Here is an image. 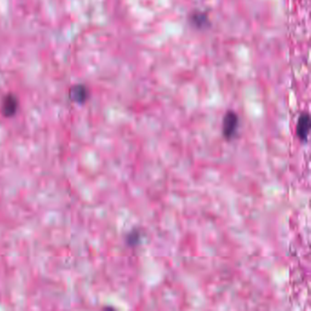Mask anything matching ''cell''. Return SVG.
I'll use <instances>...</instances> for the list:
<instances>
[{"label":"cell","instance_id":"1","mask_svg":"<svg viewBox=\"0 0 311 311\" xmlns=\"http://www.w3.org/2000/svg\"><path fill=\"white\" fill-rule=\"evenodd\" d=\"M238 121H239L238 116L236 112L232 110L226 112V115L223 119L222 131H223V135L227 140H230L236 134L237 127H238Z\"/></svg>","mask_w":311,"mask_h":311},{"label":"cell","instance_id":"2","mask_svg":"<svg viewBox=\"0 0 311 311\" xmlns=\"http://www.w3.org/2000/svg\"><path fill=\"white\" fill-rule=\"evenodd\" d=\"M19 108V101L18 98L13 94H8L4 97L2 100L1 110L3 115L6 117H13L17 113V110Z\"/></svg>","mask_w":311,"mask_h":311},{"label":"cell","instance_id":"3","mask_svg":"<svg viewBox=\"0 0 311 311\" xmlns=\"http://www.w3.org/2000/svg\"><path fill=\"white\" fill-rule=\"evenodd\" d=\"M310 116L307 113H302L296 124V135L303 141H306L310 130Z\"/></svg>","mask_w":311,"mask_h":311},{"label":"cell","instance_id":"4","mask_svg":"<svg viewBox=\"0 0 311 311\" xmlns=\"http://www.w3.org/2000/svg\"><path fill=\"white\" fill-rule=\"evenodd\" d=\"M69 96L72 101L79 104H82L88 100L89 90H88V88L83 84H76L70 88Z\"/></svg>","mask_w":311,"mask_h":311},{"label":"cell","instance_id":"5","mask_svg":"<svg viewBox=\"0 0 311 311\" xmlns=\"http://www.w3.org/2000/svg\"><path fill=\"white\" fill-rule=\"evenodd\" d=\"M191 23L199 29H204L209 24V20L204 13H194L191 16Z\"/></svg>","mask_w":311,"mask_h":311},{"label":"cell","instance_id":"6","mask_svg":"<svg viewBox=\"0 0 311 311\" xmlns=\"http://www.w3.org/2000/svg\"><path fill=\"white\" fill-rule=\"evenodd\" d=\"M140 241V235L139 231L134 230L128 234L126 237V242L130 246H135L139 244Z\"/></svg>","mask_w":311,"mask_h":311}]
</instances>
